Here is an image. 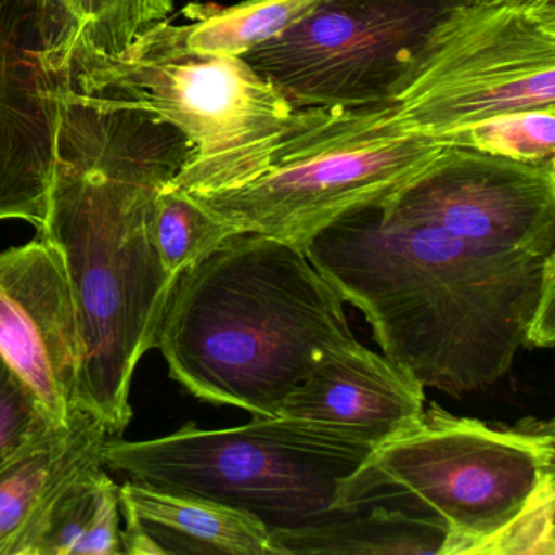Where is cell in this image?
Returning <instances> with one entry per match:
<instances>
[{"label": "cell", "mask_w": 555, "mask_h": 555, "mask_svg": "<svg viewBox=\"0 0 555 555\" xmlns=\"http://www.w3.org/2000/svg\"><path fill=\"white\" fill-rule=\"evenodd\" d=\"M122 554L271 555V529L243 509L126 480Z\"/></svg>", "instance_id": "cell-15"}, {"label": "cell", "mask_w": 555, "mask_h": 555, "mask_svg": "<svg viewBox=\"0 0 555 555\" xmlns=\"http://www.w3.org/2000/svg\"><path fill=\"white\" fill-rule=\"evenodd\" d=\"M383 217L430 227L479 248L555 251V164L444 147Z\"/></svg>", "instance_id": "cell-11"}, {"label": "cell", "mask_w": 555, "mask_h": 555, "mask_svg": "<svg viewBox=\"0 0 555 555\" xmlns=\"http://www.w3.org/2000/svg\"><path fill=\"white\" fill-rule=\"evenodd\" d=\"M121 490L105 466L89 470L61 495L35 555L122 554Z\"/></svg>", "instance_id": "cell-17"}, {"label": "cell", "mask_w": 555, "mask_h": 555, "mask_svg": "<svg viewBox=\"0 0 555 555\" xmlns=\"http://www.w3.org/2000/svg\"><path fill=\"white\" fill-rule=\"evenodd\" d=\"M379 441L360 428L255 415L240 427L186 424L151 440L112 437L103 466L126 480L251 513L269 529L337 515L340 487Z\"/></svg>", "instance_id": "cell-5"}, {"label": "cell", "mask_w": 555, "mask_h": 555, "mask_svg": "<svg viewBox=\"0 0 555 555\" xmlns=\"http://www.w3.org/2000/svg\"><path fill=\"white\" fill-rule=\"evenodd\" d=\"M463 0H318L243 60L295 108L392 103L431 31Z\"/></svg>", "instance_id": "cell-9"}, {"label": "cell", "mask_w": 555, "mask_h": 555, "mask_svg": "<svg viewBox=\"0 0 555 555\" xmlns=\"http://www.w3.org/2000/svg\"><path fill=\"white\" fill-rule=\"evenodd\" d=\"M318 0H245L232 8L191 4L184 9L190 25H181L191 51L217 56L243 57L266 41L279 37L304 17Z\"/></svg>", "instance_id": "cell-18"}, {"label": "cell", "mask_w": 555, "mask_h": 555, "mask_svg": "<svg viewBox=\"0 0 555 555\" xmlns=\"http://www.w3.org/2000/svg\"><path fill=\"white\" fill-rule=\"evenodd\" d=\"M444 147L469 149L526 164H555V108L509 113L438 135Z\"/></svg>", "instance_id": "cell-20"}, {"label": "cell", "mask_w": 555, "mask_h": 555, "mask_svg": "<svg viewBox=\"0 0 555 555\" xmlns=\"http://www.w3.org/2000/svg\"><path fill=\"white\" fill-rule=\"evenodd\" d=\"M554 440L552 422L492 427L431 404L375 444L344 480L337 515L399 499L396 508L428 513L447 526L441 555L474 554L554 476Z\"/></svg>", "instance_id": "cell-6"}, {"label": "cell", "mask_w": 555, "mask_h": 555, "mask_svg": "<svg viewBox=\"0 0 555 555\" xmlns=\"http://www.w3.org/2000/svg\"><path fill=\"white\" fill-rule=\"evenodd\" d=\"M74 35L48 0H0V220L47 216Z\"/></svg>", "instance_id": "cell-10"}, {"label": "cell", "mask_w": 555, "mask_h": 555, "mask_svg": "<svg viewBox=\"0 0 555 555\" xmlns=\"http://www.w3.org/2000/svg\"><path fill=\"white\" fill-rule=\"evenodd\" d=\"M444 145L412 128L392 103L320 108L266 173L191 197L238 233L300 248L344 216L378 206L437 160Z\"/></svg>", "instance_id": "cell-7"}, {"label": "cell", "mask_w": 555, "mask_h": 555, "mask_svg": "<svg viewBox=\"0 0 555 555\" xmlns=\"http://www.w3.org/2000/svg\"><path fill=\"white\" fill-rule=\"evenodd\" d=\"M447 526L428 513L376 505L366 515H333L295 528L271 529V555L438 554Z\"/></svg>", "instance_id": "cell-16"}, {"label": "cell", "mask_w": 555, "mask_h": 555, "mask_svg": "<svg viewBox=\"0 0 555 555\" xmlns=\"http://www.w3.org/2000/svg\"><path fill=\"white\" fill-rule=\"evenodd\" d=\"M392 105L435 139L493 116L555 108V0L461 2L431 31Z\"/></svg>", "instance_id": "cell-8"}, {"label": "cell", "mask_w": 555, "mask_h": 555, "mask_svg": "<svg viewBox=\"0 0 555 555\" xmlns=\"http://www.w3.org/2000/svg\"><path fill=\"white\" fill-rule=\"evenodd\" d=\"M233 235H238L233 227L207 212L170 183L158 193L154 214L155 245L162 264L173 278Z\"/></svg>", "instance_id": "cell-21"}, {"label": "cell", "mask_w": 555, "mask_h": 555, "mask_svg": "<svg viewBox=\"0 0 555 555\" xmlns=\"http://www.w3.org/2000/svg\"><path fill=\"white\" fill-rule=\"evenodd\" d=\"M304 253L424 388L486 389L519 350L554 346L555 251L479 248L372 206L318 233Z\"/></svg>", "instance_id": "cell-2"}, {"label": "cell", "mask_w": 555, "mask_h": 555, "mask_svg": "<svg viewBox=\"0 0 555 555\" xmlns=\"http://www.w3.org/2000/svg\"><path fill=\"white\" fill-rule=\"evenodd\" d=\"M344 304L300 248L238 233L175 278L155 349L194 398L279 417L318 357L356 340Z\"/></svg>", "instance_id": "cell-3"}, {"label": "cell", "mask_w": 555, "mask_h": 555, "mask_svg": "<svg viewBox=\"0 0 555 555\" xmlns=\"http://www.w3.org/2000/svg\"><path fill=\"white\" fill-rule=\"evenodd\" d=\"M463 2H477V0H463Z\"/></svg>", "instance_id": "cell-24"}, {"label": "cell", "mask_w": 555, "mask_h": 555, "mask_svg": "<svg viewBox=\"0 0 555 555\" xmlns=\"http://www.w3.org/2000/svg\"><path fill=\"white\" fill-rule=\"evenodd\" d=\"M0 356L53 425L80 408L83 352L61 253L37 238L0 251Z\"/></svg>", "instance_id": "cell-12"}, {"label": "cell", "mask_w": 555, "mask_h": 555, "mask_svg": "<svg viewBox=\"0 0 555 555\" xmlns=\"http://www.w3.org/2000/svg\"><path fill=\"white\" fill-rule=\"evenodd\" d=\"M73 24L74 47L102 56L125 51L173 11V0H48Z\"/></svg>", "instance_id": "cell-19"}, {"label": "cell", "mask_w": 555, "mask_h": 555, "mask_svg": "<svg viewBox=\"0 0 555 555\" xmlns=\"http://www.w3.org/2000/svg\"><path fill=\"white\" fill-rule=\"evenodd\" d=\"M53 425L30 389L0 356V466L51 430Z\"/></svg>", "instance_id": "cell-23"}, {"label": "cell", "mask_w": 555, "mask_h": 555, "mask_svg": "<svg viewBox=\"0 0 555 555\" xmlns=\"http://www.w3.org/2000/svg\"><path fill=\"white\" fill-rule=\"evenodd\" d=\"M70 73L82 92L151 113L188 139L190 158L170 186L190 197L261 177L320 112L295 108L243 57L191 51L181 25L165 21L115 56L73 44Z\"/></svg>", "instance_id": "cell-4"}, {"label": "cell", "mask_w": 555, "mask_h": 555, "mask_svg": "<svg viewBox=\"0 0 555 555\" xmlns=\"http://www.w3.org/2000/svg\"><path fill=\"white\" fill-rule=\"evenodd\" d=\"M424 389L408 370L356 339L321 353L279 415L360 428L383 441L424 412Z\"/></svg>", "instance_id": "cell-13"}, {"label": "cell", "mask_w": 555, "mask_h": 555, "mask_svg": "<svg viewBox=\"0 0 555 555\" xmlns=\"http://www.w3.org/2000/svg\"><path fill=\"white\" fill-rule=\"evenodd\" d=\"M191 155L151 113L67 87L47 216L38 235L61 253L83 360L80 408L119 437L132 418L135 369L155 349L175 278L154 238L158 193Z\"/></svg>", "instance_id": "cell-1"}, {"label": "cell", "mask_w": 555, "mask_h": 555, "mask_svg": "<svg viewBox=\"0 0 555 555\" xmlns=\"http://www.w3.org/2000/svg\"><path fill=\"white\" fill-rule=\"evenodd\" d=\"M554 476H548L525 508L492 538L477 545L474 554L554 555Z\"/></svg>", "instance_id": "cell-22"}, {"label": "cell", "mask_w": 555, "mask_h": 555, "mask_svg": "<svg viewBox=\"0 0 555 555\" xmlns=\"http://www.w3.org/2000/svg\"><path fill=\"white\" fill-rule=\"evenodd\" d=\"M109 438L96 415L79 409L0 466V555H35L57 500L103 466Z\"/></svg>", "instance_id": "cell-14"}]
</instances>
